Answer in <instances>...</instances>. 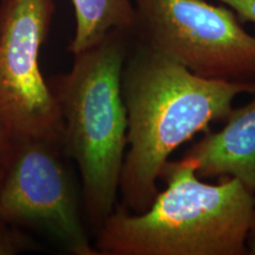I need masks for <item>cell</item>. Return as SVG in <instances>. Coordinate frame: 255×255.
Segmentation results:
<instances>
[{
  "instance_id": "obj_7",
  "label": "cell",
  "mask_w": 255,
  "mask_h": 255,
  "mask_svg": "<svg viewBox=\"0 0 255 255\" xmlns=\"http://www.w3.org/2000/svg\"><path fill=\"white\" fill-rule=\"evenodd\" d=\"M226 121L221 130L207 133L186 156L195 161L200 178H237L255 195V96L233 108Z\"/></svg>"
},
{
  "instance_id": "obj_1",
  "label": "cell",
  "mask_w": 255,
  "mask_h": 255,
  "mask_svg": "<svg viewBox=\"0 0 255 255\" xmlns=\"http://www.w3.org/2000/svg\"><path fill=\"white\" fill-rule=\"evenodd\" d=\"M255 94V82L197 76L137 39L122 71L128 146L120 181L123 205L145 212L158 193L169 156L210 124L228 117L238 96Z\"/></svg>"
},
{
  "instance_id": "obj_2",
  "label": "cell",
  "mask_w": 255,
  "mask_h": 255,
  "mask_svg": "<svg viewBox=\"0 0 255 255\" xmlns=\"http://www.w3.org/2000/svg\"><path fill=\"white\" fill-rule=\"evenodd\" d=\"M167 187L143 213L123 203L97 231L103 255H246L255 195L237 178L212 184L196 174L189 156L167 162Z\"/></svg>"
},
{
  "instance_id": "obj_11",
  "label": "cell",
  "mask_w": 255,
  "mask_h": 255,
  "mask_svg": "<svg viewBox=\"0 0 255 255\" xmlns=\"http://www.w3.org/2000/svg\"><path fill=\"white\" fill-rule=\"evenodd\" d=\"M7 143H8L7 136L5 135V132L2 131L1 127H0V159H1V156L4 154L6 146H7Z\"/></svg>"
},
{
  "instance_id": "obj_6",
  "label": "cell",
  "mask_w": 255,
  "mask_h": 255,
  "mask_svg": "<svg viewBox=\"0 0 255 255\" xmlns=\"http://www.w3.org/2000/svg\"><path fill=\"white\" fill-rule=\"evenodd\" d=\"M53 0L0 2V127L7 138H59V110L39 65Z\"/></svg>"
},
{
  "instance_id": "obj_9",
  "label": "cell",
  "mask_w": 255,
  "mask_h": 255,
  "mask_svg": "<svg viewBox=\"0 0 255 255\" xmlns=\"http://www.w3.org/2000/svg\"><path fill=\"white\" fill-rule=\"evenodd\" d=\"M232 8L241 21L255 25V0H215Z\"/></svg>"
},
{
  "instance_id": "obj_8",
  "label": "cell",
  "mask_w": 255,
  "mask_h": 255,
  "mask_svg": "<svg viewBox=\"0 0 255 255\" xmlns=\"http://www.w3.org/2000/svg\"><path fill=\"white\" fill-rule=\"evenodd\" d=\"M76 14L72 55L96 45L108 33L122 30L135 33L136 11L132 0H72Z\"/></svg>"
},
{
  "instance_id": "obj_4",
  "label": "cell",
  "mask_w": 255,
  "mask_h": 255,
  "mask_svg": "<svg viewBox=\"0 0 255 255\" xmlns=\"http://www.w3.org/2000/svg\"><path fill=\"white\" fill-rule=\"evenodd\" d=\"M59 138H8L0 159V226L41 232L73 255H100Z\"/></svg>"
},
{
  "instance_id": "obj_3",
  "label": "cell",
  "mask_w": 255,
  "mask_h": 255,
  "mask_svg": "<svg viewBox=\"0 0 255 255\" xmlns=\"http://www.w3.org/2000/svg\"><path fill=\"white\" fill-rule=\"evenodd\" d=\"M133 33L114 30L73 55L69 72L47 81L59 110L60 143L77 165L83 209L97 233L117 205L128 146L122 71Z\"/></svg>"
},
{
  "instance_id": "obj_10",
  "label": "cell",
  "mask_w": 255,
  "mask_h": 255,
  "mask_svg": "<svg viewBox=\"0 0 255 255\" xmlns=\"http://www.w3.org/2000/svg\"><path fill=\"white\" fill-rule=\"evenodd\" d=\"M248 248H250V254H255V210L250 234H248Z\"/></svg>"
},
{
  "instance_id": "obj_5",
  "label": "cell",
  "mask_w": 255,
  "mask_h": 255,
  "mask_svg": "<svg viewBox=\"0 0 255 255\" xmlns=\"http://www.w3.org/2000/svg\"><path fill=\"white\" fill-rule=\"evenodd\" d=\"M138 40L197 76L255 82V36L228 6L207 0H132Z\"/></svg>"
}]
</instances>
